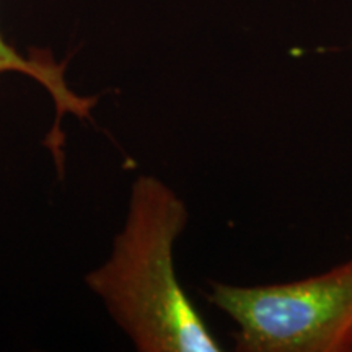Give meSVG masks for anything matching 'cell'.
Masks as SVG:
<instances>
[{
	"instance_id": "1",
	"label": "cell",
	"mask_w": 352,
	"mask_h": 352,
	"mask_svg": "<svg viewBox=\"0 0 352 352\" xmlns=\"http://www.w3.org/2000/svg\"><path fill=\"white\" fill-rule=\"evenodd\" d=\"M188 219L186 202L168 184L139 176L108 261L85 277L139 352L222 351L175 271Z\"/></svg>"
},
{
	"instance_id": "2",
	"label": "cell",
	"mask_w": 352,
	"mask_h": 352,
	"mask_svg": "<svg viewBox=\"0 0 352 352\" xmlns=\"http://www.w3.org/2000/svg\"><path fill=\"white\" fill-rule=\"evenodd\" d=\"M208 300L236 327L240 352H352V256L284 284L209 283Z\"/></svg>"
},
{
	"instance_id": "3",
	"label": "cell",
	"mask_w": 352,
	"mask_h": 352,
	"mask_svg": "<svg viewBox=\"0 0 352 352\" xmlns=\"http://www.w3.org/2000/svg\"><path fill=\"white\" fill-rule=\"evenodd\" d=\"M6 72L23 74L46 88L57 109L56 126H59V118L67 113L78 118H88L96 103L95 98L78 96L70 90L65 82L63 64L54 63L50 57H25L0 34V76Z\"/></svg>"
}]
</instances>
